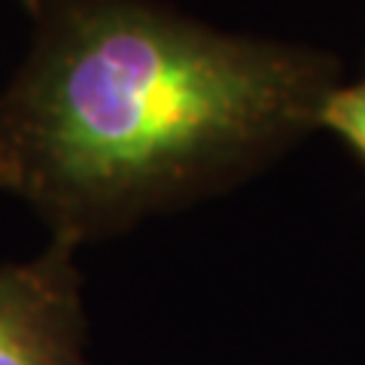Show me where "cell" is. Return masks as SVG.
Instances as JSON below:
<instances>
[{"mask_svg": "<svg viewBox=\"0 0 365 365\" xmlns=\"http://www.w3.org/2000/svg\"><path fill=\"white\" fill-rule=\"evenodd\" d=\"M34 40L0 91V192L52 237L104 241L241 182L319 125L338 61L153 0H21Z\"/></svg>", "mask_w": 365, "mask_h": 365, "instance_id": "obj_1", "label": "cell"}, {"mask_svg": "<svg viewBox=\"0 0 365 365\" xmlns=\"http://www.w3.org/2000/svg\"><path fill=\"white\" fill-rule=\"evenodd\" d=\"M73 253L52 237L37 259L0 265V365H91Z\"/></svg>", "mask_w": 365, "mask_h": 365, "instance_id": "obj_2", "label": "cell"}, {"mask_svg": "<svg viewBox=\"0 0 365 365\" xmlns=\"http://www.w3.org/2000/svg\"><path fill=\"white\" fill-rule=\"evenodd\" d=\"M319 128L338 134L365 162V79L353 86H335L319 110Z\"/></svg>", "mask_w": 365, "mask_h": 365, "instance_id": "obj_3", "label": "cell"}]
</instances>
